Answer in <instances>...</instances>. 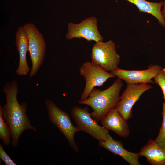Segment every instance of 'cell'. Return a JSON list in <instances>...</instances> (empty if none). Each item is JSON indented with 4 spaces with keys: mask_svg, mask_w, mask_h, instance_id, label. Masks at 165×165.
Wrapping results in <instances>:
<instances>
[{
    "mask_svg": "<svg viewBox=\"0 0 165 165\" xmlns=\"http://www.w3.org/2000/svg\"><path fill=\"white\" fill-rule=\"evenodd\" d=\"M2 90L5 94L6 102L3 107L0 105V109L11 132V143L13 147H16L19 145L20 136L25 130H32L36 132L37 130L31 124L26 114L27 103L20 104L18 101L19 88L17 81L14 80L6 82Z\"/></svg>",
    "mask_w": 165,
    "mask_h": 165,
    "instance_id": "6da1fadb",
    "label": "cell"
},
{
    "mask_svg": "<svg viewBox=\"0 0 165 165\" xmlns=\"http://www.w3.org/2000/svg\"><path fill=\"white\" fill-rule=\"evenodd\" d=\"M123 83L122 80L117 79L107 89L101 90L94 88L88 97L83 101H78L81 104L90 106L93 112L90 113L91 117L97 122L101 121L111 110L116 108L120 98V93Z\"/></svg>",
    "mask_w": 165,
    "mask_h": 165,
    "instance_id": "7a4b0ae2",
    "label": "cell"
},
{
    "mask_svg": "<svg viewBox=\"0 0 165 165\" xmlns=\"http://www.w3.org/2000/svg\"><path fill=\"white\" fill-rule=\"evenodd\" d=\"M45 104L50 121L64 135L72 149L75 152H79V147L75 141L74 136L80 130L73 125L69 114L50 99H46Z\"/></svg>",
    "mask_w": 165,
    "mask_h": 165,
    "instance_id": "3957f363",
    "label": "cell"
},
{
    "mask_svg": "<svg viewBox=\"0 0 165 165\" xmlns=\"http://www.w3.org/2000/svg\"><path fill=\"white\" fill-rule=\"evenodd\" d=\"M23 26L28 41V51L32 63L29 76L32 77L38 72L45 58L46 44L43 35L34 24L28 23Z\"/></svg>",
    "mask_w": 165,
    "mask_h": 165,
    "instance_id": "277c9868",
    "label": "cell"
},
{
    "mask_svg": "<svg viewBox=\"0 0 165 165\" xmlns=\"http://www.w3.org/2000/svg\"><path fill=\"white\" fill-rule=\"evenodd\" d=\"M72 116L80 131H84L99 141H105L109 134L108 130L99 125L91 116L87 107L82 108L78 106L71 109Z\"/></svg>",
    "mask_w": 165,
    "mask_h": 165,
    "instance_id": "5b68a950",
    "label": "cell"
},
{
    "mask_svg": "<svg viewBox=\"0 0 165 165\" xmlns=\"http://www.w3.org/2000/svg\"><path fill=\"white\" fill-rule=\"evenodd\" d=\"M91 59L92 62L110 72L118 67L120 61L115 44L111 40L94 44L92 49Z\"/></svg>",
    "mask_w": 165,
    "mask_h": 165,
    "instance_id": "8992f818",
    "label": "cell"
},
{
    "mask_svg": "<svg viewBox=\"0 0 165 165\" xmlns=\"http://www.w3.org/2000/svg\"><path fill=\"white\" fill-rule=\"evenodd\" d=\"M79 70L85 81V87L79 100L81 101L86 100L94 88L102 86L108 79L116 77L91 61L83 63Z\"/></svg>",
    "mask_w": 165,
    "mask_h": 165,
    "instance_id": "52a82bcc",
    "label": "cell"
},
{
    "mask_svg": "<svg viewBox=\"0 0 165 165\" xmlns=\"http://www.w3.org/2000/svg\"><path fill=\"white\" fill-rule=\"evenodd\" d=\"M150 84H127L115 108L126 121L132 116V108L141 96L151 89Z\"/></svg>",
    "mask_w": 165,
    "mask_h": 165,
    "instance_id": "ba28073f",
    "label": "cell"
},
{
    "mask_svg": "<svg viewBox=\"0 0 165 165\" xmlns=\"http://www.w3.org/2000/svg\"><path fill=\"white\" fill-rule=\"evenodd\" d=\"M163 68L158 65L150 64L143 70H127L118 67L110 72L127 84H153L152 79Z\"/></svg>",
    "mask_w": 165,
    "mask_h": 165,
    "instance_id": "9c48e42d",
    "label": "cell"
},
{
    "mask_svg": "<svg viewBox=\"0 0 165 165\" xmlns=\"http://www.w3.org/2000/svg\"><path fill=\"white\" fill-rule=\"evenodd\" d=\"M66 38L68 40L83 38L96 43L103 42V40L98 30L97 20L94 16L87 18L78 24L69 22Z\"/></svg>",
    "mask_w": 165,
    "mask_h": 165,
    "instance_id": "30bf717a",
    "label": "cell"
},
{
    "mask_svg": "<svg viewBox=\"0 0 165 165\" xmlns=\"http://www.w3.org/2000/svg\"><path fill=\"white\" fill-rule=\"evenodd\" d=\"M126 120L115 108L110 110L101 120L103 127L111 130L121 137H127L130 134Z\"/></svg>",
    "mask_w": 165,
    "mask_h": 165,
    "instance_id": "8fae6325",
    "label": "cell"
},
{
    "mask_svg": "<svg viewBox=\"0 0 165 165\" xmlns=\"http://www.w3.org/2000/svg\"><path fill=\"white\" fill-rule=\"evenodd\" d=\"M15 40L19 54L18 66L16 72L19 75H26L30 71V68L26 59V54L29 50V45L27 36L23 26H20L18 28L16 34Z\"/></svg>",
    "mask_w": 165,
    "mask_h": 165,
    "instance_id": "7c38bea8",
    "label": "cell"
},
{
    "mask_svg": "<svg viewBox=\"0 0 165 165\" xmlns=\"http://www.w3.org/2000/svg\"><path fill=\"white\" fill-rule=\"evenodd\" d=\"M98 145L114 154L119 156L130 165H140L139 160L141 156L139 152L134 153L126 150L121 142L114 139L109 134L106 141H99Z\"/></svg>",
    "mask_w": 165,
    "mask_h": 165,
    "instance_id": "4fadbf2b",
    "label": "cell"
},
{
    "mask_svg": "<svg viewBox=\"0 0 165 165\" xmlns=\"http://www.w3.org/2000/svg\"><path fill=\"white\" fill-rule=\"evenodd\" d=\"M139 153L151 165H165V148L160 146L155 140H149L141 148Z\"/></svg>",
    "mask_w": 165,
    "mask_h": 165,
    "instance_id": "5bb4252c",
    "label": "cell"
},
{
    "mask_svg": "<svg viewBox=\"0 0 165 165\" xmlns=\"http://www.w3.org/2000/svg\"><path fill=\"white\" fill-rule=\"evenodd\" d=\"M125 0L135 5L139 9V12L147 13L152 15L157 19L160 25L165 28V18L161 10L163 5V1L153 2L146 0Z\"/></svg>",
    "mask_w": 165,
    "mask_h": 165,
    "instance_id": "9a60e30c",
    "label": "cell"
},
{
    "mask_svg": "<svg viewBox=\"0 0 165 165\" xmlns=\"http://www.w3.org/2000/svg\"><path fill=\"white\" fill-rule=\"evenodd\" d=\"M0 138L5 145L11 143V135L10 130L3 119L2 110L0 109Z\"/></svg>",
    "mask_w": 165,
    "mask_h": 165,
    "instance_id": "2e32d148",
    "label": "cell"
},
{
    "mask_svg": "<svg viewBox=\"0 0 165 165\" xmlns=\"http://www.w3.org/2000/svg\"><path fill=\"white\" fill-rule=\"evenodd\" d=\"M163 121L159 133L155 140L160 146L165 148V101L163 103Z\"/></svg>",
    "mask_w": 165,
    "mask_h": 165,
    "instance_id": "e0dca14e",
    "label": "cell"
},
{
    "mask_svg": "<svg viewBox=\"0 0 165 165\" xmlns=\"http://www.w3.org/2000/svg\"><path fill=\"white\" fill-rule=\"evenodd\" d=\"M154 79V82L158 85L161 89L165 101V68H163Z\"/></svg>",
    "mask_w": 165,
    "mask_h": 165,
    "instance_id": "ac0fdd59",
    "label": "cell"
},
{
    "mask_svg": "<svg viewBox=\"0 0 165 165\" xmlns=\"http://www.w3.org/2000/svg\"><path fill=\"white\" fill-rule=\"evenodd\" d=\"M0 159L6 165H17L9 157L4 149L3 146L0 144Z\"/></svg>",
    "mask_w": 165,
    "mask_h": 165,
    "instance_id": "d6986e66",
    "label": "cell"
},
{
    "mask_svg": "<svg viewBox=\"0 0 165 165\" xmlns=\"http://www.w3.org/2000/svg\"><path fill=\"white\" fill-rule=\"evenodd\" d=\"M163 8L162 11V15L163 17L165 19V0L163 1Z\"/></svg>",
    "mask_w": 165,
    "mask_h": 165,
    "instance_id": "ffe728a7",
    "label": "cell"
}]
</instances>
